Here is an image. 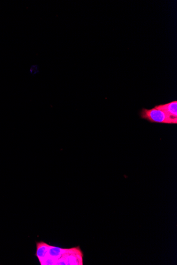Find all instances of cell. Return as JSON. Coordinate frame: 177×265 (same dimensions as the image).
<instances>
[{
  "mask_svg": "<svg viewBox=\"0 0 177 265\" xmlns=\"http://www.w3.org/2000/svg\"><path fill=\"white\" fill-rule=\"evenodd\" d=\"M140 117L142 119L152 123L177 124V121L169 117L163 110L156 107L151 109L143 108L141 111Z\"/></svg>",
  "mask_w": 177,
  "mask_h": 265,
  "instance_id": "7a4b0ae2",
  "label": "cell"
},
{
  "mask_svg": "<svg viewBox=\"0 0 177 265\" xmlns=\"http://www.w3.org/2000/svg\"><path fill=\"white\" fill-rule=\"evenodd\" d=\"M36 256L41 265H82L83 254L79 247L71 249L36 243Z\"/></svg>",
  "mask_w": 177,
  "mask_h": 265,
  "instance_id": "6da1fadb",
  "label": "cell"
},
{
  "mask_svg": "<svg viewBox=\"0 0 177 265\" xmlns=\"http://www.w3.org/2000/svg\"><path fill=\"white\" fill-rule=\"evenodd\" d=\"M158 109L162 110L169 117L177 121V101H174L170 103L156 106Z\"/></svg>",
  "mask_w": 177,
  "mask_h": 265,
  "instance_id": "3957f363",
  "label": "cell"
},
{
  "mask_svg": "<svg viewBox=\"0 0 177 265\" xmlns=\"http://www.w3.org/2000/svg\"><path fill=\"white\" fill-rule=\"evenodd\" d=\"M30 74L32 76H36L40 73V68L37 64L31 65L29 69Z\"/></svg>",
  "mask_w": 177,
  "mask_h": 265,
  "instance_id": "277c9868",
  "label": "cell"
}]
</instances>
